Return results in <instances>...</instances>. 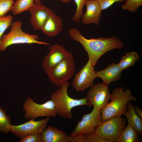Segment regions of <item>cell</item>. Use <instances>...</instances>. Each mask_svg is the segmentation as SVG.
<instances>
[{
    "label": "cell",
    "instance_id": "cell-22",
    "mask_svg": "<svg viewBox=\"0 0 142 142\" xmlns=\"http://www.w3.org/2000/svg\"><path fill=\"white\" fill-rule=\"evenodd\" d=\"M11 122L5 111L0 107V132L5 134L9 132Z\"/></svg>",
    "mask_w": 142,
    "mask_h": 142
},
{
    "label": "cell",
    "instance_id": "cell-6",
    "mask_svg": "<svg viewBox=\"0 0 142 142\" xmlns=\"http://www.w3.org/2000/svg\"><path fill=\"white\" fill-rule=\"evenodd\" d=\"M125 125L124 118L121 116H116L102 121L94 132L104 139L116 142Z\"/></svg>",
    "mask_w": 142,
    "mask_h": 142
},
{
    "label": "cell",
    "instance_id": "cell-33",
    "mask_svg": "<svg viewBox=\"0 0 142 142\" xmlns=\"http://www.w3.org/2000/svg\"><path fill=\"white\" fill-rule=\"evenodd\" d=\"M128 0H126V1H128Z\"/></svg>",
    "mask_w": 142,
    "mask_h": 142
},
{
    "label": "cell",
    "instance_id": "cell-25",
    "mask_svg": "<svg viewBox=\"0 0 142 142\" xmlns=\"http://www.w3.org/2000/svg\"><path fill=\"white\" fill-rule=\"evenodd\" d=\"M13 16L8 15L0 17V40L4 33L12 23Z\"/></svg>",
    "mask_w": 142,
    "mask_h": 142
},
{
    "label": "cell",
    "instance_id": "cell-28",
    "mask_svg": "<svg viewBox=\"0 0 142 142\" xmlns=\"http://www.w3.org/2000/svg\"><path fill=\"white\" fill-rule=\"evenodd\" d=\"M20 142H42L41 134H31L21 138Z\"/></svg>",
    "mask_w": 142,
    "mask_h": 142
},
{
    "label": "cell",
    "instance_id": "cell-19",
    "mask_svg": "<svg viewBox=\"0 0 142 142\" xmlns=\"http://www.w3.org/2000/svg\"><path fill=\"white\" fill-rule=\"evenodd\" d=\"M136 131L129 124L125 127L116 142H138L140 141Z\"/></svg>",
    "mask_w": 142,
    "mask_h": 142
},
{
    "label": "cell",
    "instance_id": "cell-17",
    "mask_svg": "<svg viewBox=\"0 0 142 142\" xmlns=\"http://www.w3.org/2000/svg\"><path fill=\"white\" fill-rule=\"evenodd\" d=\"M42 142H68L70 138L63 131L50 126L41 133Z\"/></svg>",
    "mask_w": 142,
    "mask_h": 142
},
{
    "label": "cell",
    "instance_id": "cell-1",
    "mask_svg": "<svg viewBox=\"0 0 142 142\" xmlns=\"http://www.w3.org/2000/svg\"><path fill=\"white\" fill-rule=\"evenodd\" d=\"M68 33L73 39L79 42L87 53L89 60L94 67L99 58L106 52L115 49H120L124 44L120 39L114 36L105 38L88 39L77 28L69 29Z\"/></svg>",
    "mask_w": 142,
    "mask_h": 142
},
{
    "label": "cell",
    "instance_id": "cell-10",
    "mask_svg": "<svg viewBox=\"0 0 142 142\" xmlns=\"http://www.w3.org/2000/svg\"><path fill=\"white\" fill-rule=\"evenodd\" d=\"M32 118L29 121L18 125L11 124L10 131L21 138L29 134H41L46 128L49 117L38 121H34Z\"/></svg>",
    "mask_w": 142,
    "mask_h": 142
},
{
    "label": "cell",
    "instance_id": "cell-2",
    "mask_svg": "<svg viewBox=\"0 0 142 142\" xmlns=\"http://www.w3.org/2000/svg\"><path fill=\"white\" fill-rule=\"evenodd\" d=\"M124 87H116L111 94L109 103H108L100 110L102 121L117 116H121L128 109V103L130 101H137L133 95L130 89Z\"/></svg>",
    "mask_w": 142,
    "mask_h": 142
},
{
    "label": "cell",
    "instance_id": "cell-27",
    "mask_svg": "<svg viewBox=\"0 0 142 142\" xmlns=\"http://www.w3.org/2000/svg\"><path fill=\"white\" fill-rule=\"evenodd\" d=\"M84 137V142H111L102 138L94 132L85 134Z\"/></svg>",
    "mask_w": 142,
    "mask_h": 142
},
{
    "label": "cell",
    "instance_id": "cell-26",
    "mask_svg": "<svg viewBox=\"0 0 142 142\" xmlns=\"http://www.w3.org/2000/svg\"><path fill=\"white\" fill-rule=\"evenodd\" d=\"M14 2V0H0V17L11 11Z\"/></svg>",
    "mask_w": 142,
    "mask_h": 142
},
{
    "label": "cell",
    "instance_id": "cell-13",
    "mask_svg": "<svg viewBox=\"0 0 142 142\" xmlns=\"http://www.w3.org/2000/svg\"><path fill=\"white\" fill-rule=\"evenodd\" d=\"M52 9L43 4L41 1H34L33 5L28 10L31 15L29 21L34 30H41Z\"/></svg>",
    "mask_w": 142,
    "mask_h": 142
},
{
    "label": "cell",
    "instance_id": "cell-4",
    "mask_svg": "<svg viewBox=\"0 0 142 142\" xmlns=\"http://www.w3.org/2000/svg\"><path fill=\"white\" fill-rule=\"evenodd\" d=\"M22 22L16 21L12 23L11 29L7 34L2 36L0 40V51H4L9 46L21 44H37L47 45L49 43L40 41L37 35L30 34L22 29Z\"/></svg>",
    "mask_w": 142,
    "mask_h": 142
},
{
    "label": "cell",
    "instance_id": "cell-14",
    "mask_svg": "<svg viewBox=\"0 0 142 142\" xmlns=\"http://www.w3.org/2000/svg\"><path fill=\"white\" fill-rule=\"evenodd\" d=\"M85 5L86 10L81 18L82 23L86 25L93 23L98 26L102 11L98 2L97 0H86Z\"/></svg>",
    "mask_w": 142,
    "mask_h": 142
},
{
    "label": "cell",
    "instance_id": "cell-31",
    "mask_svg": "<svg viewBox=\"0 0 142 142\" xmlns=\"http://www.w3.org/2000/svg\"><path fill=\"white\" fill-rule=\"evenodd\" d=\"M135 111L137 114L142 119V111L137 106H135L134 107Z\"/></svg>",
    "mask_w": 142,
    "mask_h": 142
},
{
    "label": "cell",
    "instance_id": "cell-3",
    "mask_svg": "<svg viewBox=\"0 0 142 142\" xmlns=\"http://www.w3.org/2000/svg\"><path fill=\"white\" fill-rule=\"evenodd\" d=\"M70 83L68 81L63 85L51 95L57 114L62 117L68 119L73 118L72 108L81 106H88L85 98L79 99L73 98L69 96L68 88Z\"/></svg>",
    "mask_w": 142,
    "mask_h": 142
},
{
    "label": "cell",
    "instance_id": "cell-23",
    "mask_svg": "<svg viewBox=\"0 0 142 142\" xmlns=\"http://www.w3.org/2000/svg\"><path fill=\"white\" fill-rule=\"evenodd\" d=\"M86 0H74L76 5L75 13L72 18V21L77 23H79L83 14V9Z\"/></svg>",
    "mask_w": 142,
    "mask_h": 142
},
{
    "label": "cell",
    "instance_id": "cell-5",
    "mask_svg": "<svg viewBox=\"0 0 142 142\" xmlns=\"http://www.w3.org/2000/svg\"><path fill=\"white\" fill-rule=\"evenodd\" d=\"M75 71L73 56L68 52L64 59L48 75V78L51 83L60 87L72 78Z\"/></svg>",
    "mask_w": 142,
    "mask_h": 142
},
{
    "label": "cell",
    "instance_id": "cell-8",
    "mask_svg": "<svg viewBox=\"0 0 142 142\" xmlns=\"http://www.w3.org/2000/svg\"><path fill=\"white\" fill-rule=\"evenodd\" d=\"M100 111L94 107L90 113L84 115L69 136L70 139L75 136L94 132L96 127L102 121Z\"/></svg>",
    "mask_w": 142,
    "mask_h": 142
},
{
    "label": "cell",
    "instance_id": "cell-32",
    "mask_svg": "<svg viewBox=\"0 0 142 142\" xmlns=\"http://www.w3.org/2000/svg\"><path fill=\"white\" fill-rule=\"evenodd\" d=\"M42 0H35L34 1H41ZM67 4L69 3L72 0H59Z\"/></svg>",
    "mask_w": 142,
    "mask_h": 142
},
{
    "label": "cell",
    "instance_id": "cell-20",
    "mask_svg": "<svg viewBox=\"0 0 142 142\" xmlns=\"http://www.w3.org/2000/svg\"><path fill=\"white\" fill-rule=\"evenodd\" d=\"M139 58L140 56L137 52H130L122 57L120 61L118 64L123 70L133 66Z\"/></svg>",
    "mask_w": 142,
    "mask_h": 142
},
{
    "label": "cell",
    "instance_id": "cell-16",
    "mask_svg": "<svg viewBox=\"0 0 142 142\" xmlns=\"http://www.w3.org/2000/svg\"><path fill=\"white\" fill-rule=\"evenodd\" d=\"M122 71L118 64L112 63L104 69L95 71L96 78H101L102 83L108 86L111 82H116L120 79Z\"/></svg>",
    "mask_w": 142,
    "mask_h": 142
},
{
    "label": "cell",
    "instance_id": "cell-15",
    "mask_svg": "<svg viewBox=\"0 0 142 142\" xmlns=\"http://www.w3.org/2000/svg\"><path fill=\"white\" fill-rule=\"evenodd\" d=\"M63 25L62 18L52 9L41 30L47 36L53 37L57 35L62 31Z\"/></svg>",
    "mask_w": 142,
    "mask_h": 142
},
{
    "label": "cell",
    "instance_id": "cell-7",
    "mask_svg": "<svg viewBox=\"0 0 142 142\" xmlns=\"http://www.w3.org/2000/svg\"><path fill=\"white\" fill-rule=\"evenodd\" d=\"M24 118L28 119L39 117H56L57 114L53 102L51 99L42 104L34 102L27 97L23 106Z\"/></svg>",
    "mask_w": 142,
    "mask_h": 142
},
{
    "label": "cell",
    "instance_id": "cell-30",
    "mask_svg": "<svg viewBox=\"0 0 142 142\" xmlns=\"http://www.w3.org/2000/svg\"><path fill=\"white\" fill-rule=\"evenodd\" d=\"M70 142H84V135L74 136L70 139Z\"/></svg>",
    "mask_w": 142,
    "mask_h": 142
},
{
    "label": "cell",
    "instance_id": "cell-18",
    "mask_svg": "<svg viewBox=\"0 0 142 142\" xmlns=\"http://www.w3.org/2000/svg\"><path fill=\"white\" fill-rule=\"evenodd\" d=\"M128 110L123 114L127 118L128 124L133 128L142 136V119L136 113L134 106L131 102L128 103Z\"/></svg>",
    "mask_w": 142,
    "mask_h": 142
},
{
    "label": "cell",
    "instance_id": "cell-12",
    "mask_svg": "<svg viewBox=\"0 0 142 142\" xmlns=\"http://www.w3.org/2000/svg\"><path fill=\"white\" fill-rule=\"evenodd\" d=\"M49 49V53L43 59L42 64L43 69L48 75L64 59L68 52L63 45L58 43L50 46Z\"/></svg>",
    "mask_w": 142,
    "mask_h": 142
},
{
    "label": "cell",
    "instance_id": "cell-21",
    "mask_svg": "<svg viewBox=\"0 0 142 142\" xmlns=\"http://www.w3.org/2000/svg\"><path fill=\"white\" fill-rule=\"evenodd\" d=\"M35 0H16L11 9L13 14L17 15L28 9L34 3Z\"/></svg>",
    "mask_w": 142,
    "mask_h": 142
},
{
    "label": "cell",
    "instance_id": "cell-9",
    "mask_svg": "<svg viewBox=\"0 0 142 142\" xmlns=\"http://www.w3.org/2000/svg\"><path fill=\"white\" fill-rule=\"evenodd\" d=\"M110 96L108 86L100 83L90 87L85 98L88 106L91 107L93 105L100 110L110 100Z\"/></svg>",
    "mask_w": 142,
    "mask_h": 142
},
{
    "label": "cell",
    "instance_id": "cell-24",
    "mask_svg": "<svg viewBox=\"0 0 142 142\" xmlns=\"http://www.w3.org/2000/svg\"><path fill=\"white\" fill-rule=\"evenodd\" d=\"M121 6L124 10L136 12L138 8L142 5V0H128Z\"/></svg>",
    "mask_w": 142,
    "mask_h": 142
},
{
    "label": "cell",
    "instance_id": "cell-29",
    "mask_svg": "<svg viewBox=\"0 0 142 142\" xmlns=\"http://www.w3.org/2000/svg\"><path fill=\"white\" fill-rule=\"evenodd\" d=\"M98 2L102 11L109 8L116 2L123 3L126 0H97Z\"/></svg>",
    "mask_w": 142,
    "mask_h": 142
},
{
    "label": "cell",
    "instance_id": "cell-11",
    "mask_svg": "<svg viewBox=\"0 0 142 142\" xmlns=\"http://www.w3.org/2000/svg\"><path fill=\"white\" fill-rule=\"evenodd\" d=\"M91 62L89 60L85 65L75 75L72 81L75 90L82 92L90 87L96 78L95 71Z\"/></svg>",
    "mask_w": 142,
    "mask_h": 142
}]
</instances>
